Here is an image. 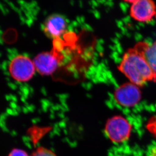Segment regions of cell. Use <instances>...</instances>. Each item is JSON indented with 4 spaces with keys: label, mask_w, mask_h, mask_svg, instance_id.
Here are the masks:
<instances>
[{
    "label": "cell",
    "mask_w": 156,
    "mask_h": 156,
    "mask_svg": "<svg viewBox=\"0 0 156 156\" xmlns=\"http://www.w3.org/2000/svg\"><path fill=\"white\" fill-rule=\"evenodd\" d=\"M139 86L132 83H126L116 89L114 98L116 102L125 108H131L137 105L141 98Z\"/></svg>",
    "instance_id": "5b68a950"
},
{
    "label": "cell",
    "mask_w": 156,
    "mask_h": 156,
    "mask_svg": "<svg viewBox=\"0 0 156 156\" xmlns=\"http://www.w3.org/2000/svg\"><path fill=\"white\" fill-rule=\"evenodd\" d=\"M135 48L141 53L152 69L156 82V41L152 44L140 42L135 45Z\"/></svg>",
    "instance_id": "ba28073f"
},
{
    "label": "cell",
    "mask_w": 156,
    "mask_h": 156,
    "mask_svg": "<svg viewBox=\"0 0 156 156\" xmlns=\"http://www.w3.org/2000/svg\"><path fill=\"white\" fill-rule=\"evenodd\" d=\"M155 17H156V15H155Z\"/></svg>",
    "instance_id": "5bb4252c"
},
{
    "label": "cell",
    "mask_w": 156,
    "mask_h": 156,
    "mask_svg": "<svg viewBox=\"0 0 156 156\" xmlns=\"http://www.w3.org/2000/svg\"><path fill=\"white\" fill-rule=\"evenodd\" d=\"M9 156H30L24 151L20 149H14L11 152Z\"/></svg>",
    "instance_id": "8fae6325"
},
{
    "label": "cell",
    "mask_w": 156,
    "mask_h": 156,
    "mask_svg": "<svg viewBox=\"0 0 156 156\" xmlns=\"http://www.w3.org/2000/svg\"><path fill=\"white\" fill-rule=\"evenodd\" d=\"M123 1L125 2H127V3H131V4H132V3H133L135 1H136V0H123Z\"/></svg>",
    "instance_id": "4fadbf2b"
},
{
    "label": "cell",
    "mask_w": 156,
    "mask_h": 156,
    "mask_svg": "<svg viewBox=\"0 0 156 156\" xmlns=\"http://www.w3.org/2000/svg\"><path fill=\"white\" fill-rule=\"evenodd\" d=\"M30 156H56L51 150L45 147H38Z\"/></svg>",
    "instance_id": "9c48e42d"
},
{
    "label": "cell",
    "mask_w": 156,
    "mask_h": 156,
    "mask_svg": "<svg viewBox=\"0 0 156 156\" xmlns=\"http://www.w3.org/2000/svg\"><path fill=\"white\" fill-rule=\"evenodd\" d=\"M63 54L60 49L54 47L50 52H43L38 54L34 59L36 71L44 76L53 74L63 61Z\"/></svg>",
    "instance_id": "7a4b0ae2"
},
{
    "label": "cell",
    "mask_w": 156,
    "mask_h": 156,
    "mask_svg": "<svg viewBox=\"0 0 156 156\" xmlns=\"http://www.w3.org/2000/svg\"><path fill=\"white\" fill-rule=\"evenodd\" d=\"M147 130L156 137V116L151 118L147 122Z\"/></svg>",
    "instance_id": "30bf717a"
},
{
    "label": "cell",
    "mask_w": 156,
    "mask_h": 156,
    "mask_svg": "<svg viewBox=\"0 0 156 156\" xmlns=\"http://www.w3.org/2000/svg\"><path fill=\"white\" fill-rule=\"evenodd\" d=\"M67 28V21L62 15L53 14L46 18L43 26L45 35L54 40L59 39Z\"/></svg>",
    "instance_id": "52a82bcc"
},
{
    "label": "cell",
    "mask_w": 156,
    "mask_h": 156,
    "mask_svg": "<svg viewBox=\"0 0 156 156\" xmlns=\"http://www.w3.org/2000/svg\"><path fill=\"white\" fill-rule=\"evenodd\" d=\"M9 71L14 79L26 82L33 78L36 69L34 61L30 58L27 56L18 55L11 60Z\"/></svg>",
    "instance_id": "3957f363"
},
{
    "label": "cell",
    "mask_w": 156,
    "mask_h": 156,
    "mask_svg": "<svg viewBox=\"0 0 156 156\" xmlns=\"http://www.w3.org/2000/svg\"><path fill=\"white\" fill-rule=\"evenodd\" d=\"M121 72L130 82L138 86L147 81H153L154 76L152 69L141 53L135 48L126 51L119 66Z\"/></svg>",
    "instance_id": "6da1fadb"
},
{
    "label": "cell",
    "mask_w": 156,
    "mask_h": 156,
    "mask_svg": "<svg viewBox=\"0 0 156 156\" xmlns=\"http://www.w3.org/2000/svg\"><path fill=\"white\" fill-rule=\"evenodd\" d=\"M149 156H156V145L153 146L149 150Z\"/></svg>",
    "instance_id": "7c38bea8"
},
{
    "label": "cell",
    "mask_w": 156,
    "mask_h": 156,
    "mask_svg": "<svg viewBox=\"0 0 156 156\" xmlns=\"http://www.w3.org/2000/svg\"><path fill=\"white\" fill-rule=\"evenodd\" d=\"M131 4L130 15L136 21L147 23L155 16L156 6L153 0H136Z\"/></svg>",
    "instance_id": "8992f818"
},
{
    "label": "cell",
    "mask_w": 156,
    "mask_h": 156,
    "mask_svg": "<svg viewBox=\"0 0 156 156\" xmlns=\"http://www.w3.org/2000/svg\"><path fill=\"white\" fill-rule=\"evenodd\" d=\"M132 126L128 120L121 116H114L107 121L105 132L108 138L115 143L127 140L130 136Z\"/></svg>",
    "instance_id": "277c9868"
}]
</instances>
